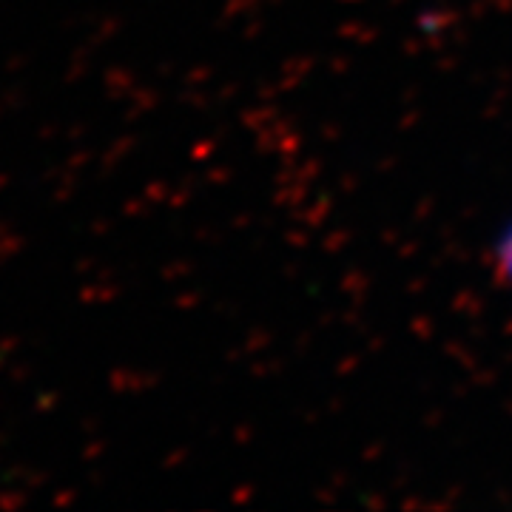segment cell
Returning a JSON list of instances; mask_svg holds the SVG:
<instances>
[{
	"label": "cell",
	"instance_id": "obj_1",
	"mask_svg": "<svg viewBox=\"0 0 512 512\" xmlns=\"http://www.w3.org/2000/svg\"><path fill=\"white\" fill-rule=\"evenodd\" d=\"M490 268H493L495 285L512 293V222L501 231V237L495 239Z\"/></svg>",
	"mask_w": 512,
	"mask_h": 512
}]
</instances>
